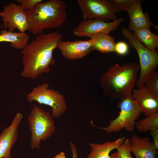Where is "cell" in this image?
I'll use <instances>...</instances> for the list:
<instances>
[{"label": "cell", "instance_id": "obj_8", "mask_svg": "<svg viewBox=\"0 0 158 158\" xmlns=\"http://www.w3.org/2000/svg\"><path fill=\"white\" fill-rule=\"evenodd\" d=\"M77 2L83 19L101 18L113 20L118 18L116 13L120 11L111 0H78Z\"/></svg>", "mask_w": 158, "mask_h": 158}, {"label": "cell", "instance_id": "obj_2", "mask_svg": "<svg viewBox=\"0 0 158 158\" xmlns=\"http://www.w3.org/2000/svg\"><path fill=\"white\" fill-rule=\"evenodd\" d=\"M139 70V64L134 62L114 64L109 67L99 80L104 94L116 99L132 92Z\"/></svg>", "mask_w": 158, "mask_h": 158}, {"label": "cell", "instance_id": "obj_20", "mask_svg": "<svg viewBox=\"0 0 158 158\" xmlns=\"http://www.w3.org/2000/svg\"><path fill=\"white\" fill-rule=\"evenodd\" d=\"M135 126L138 132L146 133L158 129V114H154L136 122Z\"/></svg>", "mask_w": 158, "mask_h": 158}, {"label": "cell", "instance_id": "obj_24", "mask_svg": "<svg viewBox=\"0 0 158 158\" xmlns=\"http://www.w3.org/2000/svg\"><path fill=\"white\" fill-rule=\"evenodd\" d=\"M129 47L128 44L123 41L116 43L115 52L121 55H125L128 52Z\"/></svg>", "mask_w": 158, "mask_h": 158}, {"label": "cell", "instance_id": "obj_28", "mask_svg": "<svg viewBox=\"0 0 158 158\" xmlns=\"http://www.w3.org/2000/svg\"><path fill=\"white\" fill-rule=\"evenodd\" d=\"M54 158H66L65 153L61 152L57 155Z\"/></svg>", "mask_w": 158, "mask_h": 158}, {"label": "cell", "instance_id": "obj_11", "mask_svg": "<svg viewBox=\"0 0 158 158\" xmlns=\"http://www.w3.org/2000/svg\"><path fill=\"white\" fill-rule=\"evenodd\" d=\"M23 117L22 114L17 113L11 124L1 134L0 158H11V149L18 138V128Z\"/></svg>", "mask_w": 158, "mask_h": 158}, {"label": "cell", "instance_id": "obj_30", "mask_svg": "<svg viewBox=\"0 0 158 158\" xmlns=\"http://www.w3.org/2000/svg\"><path fill=\"white\" fill-rule=\"evenodd\" d=\"M1 16V11H0V17ZM1 28V26L0 24V28Z\"/></svg>", "mask_w": 158, "mask_h": 158}, {"label": "cell", "instance_id": "obj_1", "mask_svg": "<svg viewBox=\"0 0 158 158\" xmlns=\"http://www.w3.org/2000/svg\"><path fill=\"white\" fill-rule=\"evenodd\" d=\"M62 37L58 32L42 33L27 44L20 52L23 65L21 76L34 79L49 72L50 66L55 64L53 51L58 48Z\"/></svg>", "mask_w": 158, "mask_h": 158}, {"label": "cell", "instance_id": "obj_4", "mask_svg": "<svg viewBox=\"0 0 158 158\" xmlns=\"http://www.w3.org/2000/svg\"><path fill=\"white\" fill-rule=\"evenodd\" d=\"M53 118L49 112L33 105L28 116L32 149H39L41 141H46L55 133L56 128Z\"/></svg>", "mask_w": 158, "mask_h": 158}, {"label": "cell", "instance_id": "obj_6", "mask_svg": "<svg viewBox=\"0 0 158 158\" xmlns=\"http://www.w3.org/2000/svg\"><path fill=\"white\" fill-rule=\"evenodd\" d=\"M124 37L138 54L140 61V75L135 85L138 88L143 87L145 82L156 71L158 66V53L148 49L135 37L133 33L125 27L121 29Z\"/></svg>", "mask_w": 158, "mask_h": 158}, {"label": "cell", "instance_id": "obj_9", "mask_svg": "<svg viewBox=\"0 0 158 158\" xmlns=\"http://www.w3.org/2000/svg\"><path fill=\"white\" fill-rule=\"evenodd\" d=\"M124 20V18H118L107 22L101 18L83 19L73 29V33L76 36L89 37L98 33L109 34L116 30Z\"/></svg>", "mask_w": 158, "mask_h": 158}, {"label": "cell", "instance_id": "obj_14", "mask_svg": "<svg viewBox=\"0 0 158 158\" xmlns=\"http://www.w3.org/2000/svg\"><path fill=\"white\" fill-rule=\"evenodd\" d=\"M143 1L142 0H135L126 10L130 18L128 28L132 31L134 32L142 29L150 28L152 25L154 26L157 29L158 28V26L151 22L147 15L143 13L141 5Z\"/></svg>", "mask_w": 158, "mask_h": 158}, {"label": "cell", "instance_id": "obj_25", "mask_svg": "<svg viewBox=\"0 0 158 158\" xmlns=\"http://www.w3.org/2000/svg\"><path fill=\"white\" fill-rule=\"evenodd\" d=\"M111 1L121 11H126L128 7L135 0H112Z\"/></svg>", "mask_w": 158, "mask_h": 158}, {"label": "cell", "instance_id": "obj_26", "mask_svg": "<svg viewBox=\"0 0 158 158\" xmlns=\"http://www.w3.org/2000/svg\"><path fill=\"white\" fill-rule=\"evenodd\" d=\"M150 134L153 138V143L156 148L158 149V129L150 131Z\"/></svg>", "mask_w": 158, "mask_h": 158}, {"label": "cell", "instance_id": "obj_21", "mask_svg": "<svg viewBox=\"0 0 158 158\" xmlns=\"http://www.w3.org/2000/svg\"><path fill=\"white\" fill-rule=\"evenodd\" d=\"M143 87L158 96V72L156 71L144 83Z\"/></svg>", "mask_w": 158, "mask_h": 158}, {"label": "cell", "instance_id": "obj_13", "mask_svg": "<svg viewBox=\"0 0 158 158\" xmlns=\"http://www.w3.org/2000/svg\"><path fill=\"white\" fill-rule=\"evenodd\" d=\"M132 96L146 117L158 114V96L144 87L132 90Z\"/></svg>", "mask_w": 158, "mask_h": 158}, {"label": "cell", "instance_id": "obj_29", "mask_svg": "<svg viewBox=\"0 0 158 158\" xmlns=\"http://www.w3.org/2000/svg\"><path fill=\"white\" fill-rule=\"evenodd\" d=\"M110 157V158H120L118 152L111 154Z\"/></svg>", "mask_w": 158, "mask_h": 158}, {"label": "cell", "instance_id": "obj_23", "mask_svg": "<svg viewBox=\"0 0 158 158\" xmlns=\"http://www.w3.org/2000/svg\"><path fill=\"white\" fill-rule=\"evenodd\" d=\"M16 1L20 4L22 8L25 10H30L33 8L38 3L42 0H16Z\"/></svg>", "mask_w": 158, "mask_h": 158}, {"label": "cell", "instance_id": "obj_19", "mask_svg": "<svg viewBox=\"0 0 158 158\" xmlns=\"http://www.w3.org/2000/svg\"><path fill=\"white\" fill-rule=\"evenodd\" d=\"M137 39L145 47L153 51L158 47V36L153 33L150 28L142 29L134 32Z\"/></svg>", "mask_w": 158, "mask_h": 158}, {"label": "cell", "instance_id": "obj_3", "mask_svg": "<svg viewBox=\"0 0 158 158\" xmlns=\"http://www.w3.org/2000/svg\"><path fill=\"white\" fill-rule=\"evenodd\" d=\"M66 6L61 0H49L38 3L32 9L25 10L28 25L27 31L33 34L44 30L56 28L66 20Z\"/></svg>", "mask_w": 158, "mask_h": 158}, {"label": "cell", "instance_id": "obj_5", "mask_svg": "<svg viewBox=\"0 0 158 158\" xmlns=\"http://www.w3.org/2000/svg\"><path fill=\"white\" fill-rule=\"evenodd\" d=\"M132 93L130 92L119 99L117 105L120 109L118 115L110 121L108 126L101 128L107 134L119 132L123 128L130 132L134 131L136 120L143 112Z\"/></svg>", "mask_w": 158, "mask_h": 158}, {"label": "cell", "instance_id": "obj_12", "mask_svg": "<svg viewBox=\"0 0 158 158\" xmlns=\"http://www.w3.org/2000/svg\"><path fill=\"white\" fill-rule=\"evenodd\" d=\"M58 48L65 58L70 60L81 59L93 50L90 39L87 41L78 40L72 42L62 40Z\"/></svg>", "mask_w": 158, "mask_h": 158}, {"label": "cell", "instance_id": "obj_22", "mask_svg": "<svg viewBox=\"0 0 158 158\" xmlns=\"http://www.w3.org/2000/svg\"><path fill=\"white\" fill-rule=\"evenodd\" d=\"M120 158H133L130 146V139L125 138L121 145L117 149Z\"/></svg>", "mask_w": 158, "mask_h": 158}, {"label": "cell", "instance_id": "obj_16", "mask_svg": "<svg viewBox=\"0 0 158 158\" xmlns=\"http://www.w3.org/2000/svg\"><path fill=\"white\" fill-rule=\"evenodd\" d=\"M125 138L124 136L112 141L109 140L102 144L91 143L89 145L91 151L86 158H110V152L118 149L122 144Z\"/></svg>", "mask_w": 158, "mask_h": 158}, {"label": "cell", "instance_id": "obj_27", "mask_svg": "<svg viewBox=\"0 0 158 158\" xmlns=\"http://www.w3.org/2000/svg\"><path fill=\"white\" fill-rule=\"evenodd\" d=\"M70 146L72 154V158H78L77 150L75 144L73 142H70Z\"/></svg>", "mask_w": 158, "mask_h": 158}, {"label": "cell", "instance_id": "obj_10", "mask_svg": "<svg viewBox=\"0 0 158 158\" xmlns=\"http://www.w3.org/2000/svg\"><path fill=\"white\" fill-rule=\"evenodd\" d=\"M4 23L3 28L14 32L16 28L21 32L27 30L28 23L25 11L20 4L11 3L5 6L1 11V16Z\"/></svg>", "mask_w": 158, "mask_h": 158}, {"label": "cell", "instance_id": "obj_7", "mask_svg": "<svg viewBox=\"0 0 158 158\" xmlns=\"http://www.w3.org/2000/svg\"><path fill=\"white\" fill-rule=\"evenodd\" d=\"M29 102L36 101L40 104L51 108L53 118L61 117L67 109V103L64 96L56 90L49 88L47 83H43L34 87L27 95Z\"/></svg>", "mask_w": 158, "mask_h": 158}, {"label": "cell", "instance_id": "obj_17", "mask_svg": "<svg viewBox=\"0 0 158 158\" xmlns=\"http://www.w3.org/2000/svg\"><path fill=\"white\" fill-rule=\"evenodd\" d=\"M90 38L93 50L104 54L115 52V38L109 34L98 33L91 35Z\"/></svg>", "mask_w": 158, "mask_h": 158}, {"label": "cell", "instance_id": "obj_18", "mask_svg": "<svg viewBox=\"0 0 158 158\" xmlns=\"http://www.w3.org/2000/svg\"><path fill=\"white\" fill-rule=\"evenodd\" d=\"M29 35L25 32H12L4 29L0 32V42H7L11 46L18 49H22L27 44Z\"/></svg>", "mask_w": 158, "mask_h": 158}, {"label": "cell", "instance_id": "obj_15", "mask_svg": "<svg viewBox=\"0 0 158 158\" xmlns=\"http://www.w3.org/2000/svg\"><path fill=\"white\" fill-rule=\"evenodd\" d=\"M149 137L134 134L130 139V151L135 158H157L158 150Z\"/></svg>", "mask_w": 158, "mask_h": 158}]
</instances>
